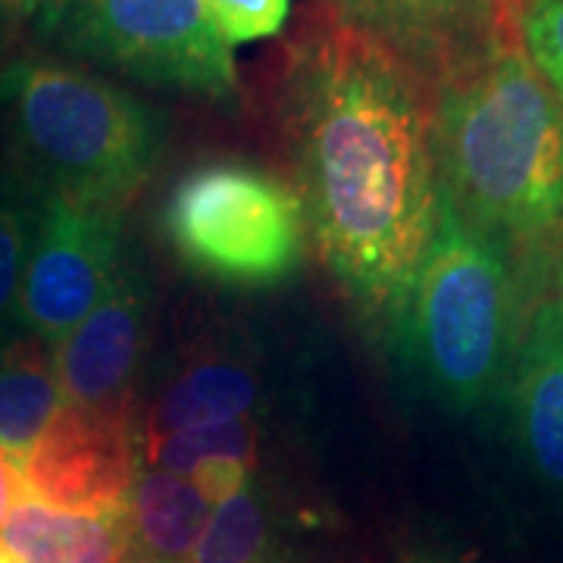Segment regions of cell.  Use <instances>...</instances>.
<instances>
[{
  "mask_svg": "<svg viewBox=\"0 0 563 563\" xmlns=\"http://www.w3.org/2000/svg\"><path fill=\"white\" fill-rule=\"evenodd\" d=\"M0 120L38 195L117 207L161 161L169 117L129 88L47 54L0 63Z\"/></svg>",
  "mask_w": 563,
  "mask_h": 563,
  "instance_id": "cell-3",
  "label": "cell"
},
{
  "mask_svg": "<svg viewBox=\"0 0 563 563\" xmlns=\"http://www.w3.org/2000/svg\"><path fill=\"white\" fill-rule=\"evenodd\" d=\"M523 329L514 257L439 191V220L388 317L410 376L448 407L476 410L507 379Z\"/></svg>",
  "mask_w": 563,
  "mask_h": 563,
  "instance_id": "cell-4",
  "label": "cell"
},
{
  "mask_svg": "<svg viewBox=\"0 0 563 563\" xmlns=\"http://www.w3.org/2000/svg\"><path fill=\"white\" fill-rule=\"evenodd\" d=\"M385 41L429 85L517 41L504 0H391Z\"/></svg>",
  "mask_w": 563,
  "mask_h": 563,
  "instance_id": "cell-12",
  "label": "cell"
},
{
  "mask_svg": "<svg viewBox=\"0 0 563 563\" xmlns=\"http://www.w3.org/2000/svg\"><path fill=\"white\" fill-rule=\"evenodd\" d=\"M54 0H0V41L13 38L25 25H35Z\"/></svg>",
  "mask_w": 563,
  "mask_h": 563,
  "instance_id": "cell-22",
  "label": "cell"
},
{
  "mask_svg": "<svg viewBox=\"0 0 563 563\" xmlns=\"http://www.w3.org/2000/svg\"><path fill=\"white\" fill-rule=\"evenodd\" d=\"M229 44H247L279 35L291 13V0H203Z\"/></svg>",
  "mask_w": 563,
  "mask_h": 563,
  "instance_id": "cell-20",
  "label": "cell"
},
{
  "mask_svg": "<svg viewBox=\"0 0 563 563\" xmlns=\"http://www.w3.org/2000/svg\"><path fill=\"white\" fill-rule=\"evenodd\" d=\"M0 563H16V561H13V558H7V554L0 551Z\"/></svg>",
  "mask_w": 563,
  "mask_h": 563,
  "instance_id": "cell-26",
  "label": "cell"
},
{
  "mask_svg": "<svg viewBox=\"0 0 563 563\" xmlns=\"http://www.w3.org/2000/svg\"><path fill=\"white\" fill-rule=\"evenodd\" d=\"M510 417L529 470L563 492V310L532 301L510 363Z\"/></svg>",
  "mask_w": 563,
  "mask_h": 563,
  "instance_id": "cell-11",
  "label": "cell"
},
{
  "mask_svg": "<svg viewBox=\"0 0 563 563\" xmlns=\"http://www.w3.org/2000/svg\"><path fill=\"white\" fill-rule=\"evenodd\" d=\"M0 551L16 563H132V520L66 514L22 498L0 526Z\"/></svg>",
  "mask_w": 563,
  "mask_h": 563,
  "instance_id": "cell-13",
  "label": "cell"
},
{
  "mask_svg": "<svg viewBox=\"0 0 563 563\" xmlns=\"http://www.w3.org/2000/svg\"><path fill=\"white\" fill-rule=\"evenodd\" d=\"M144 470L141 417H110L66 404L22 463L25 498L66 514L129 510Z\"/></svg>",
  "mask_w": 563,
  "mask_h": 563,
  "instance_id": "cell-8",
  "label": "cell"
},
{
  "mask_svg": "<svg viewBox=\"0 0 563 563\" xmlns=\"http://www.w3.org/2000/svg\"><path fill=\"white\" fill-rule=\"evenodd\" d=\"M517 41L563 110V0H523Z\"/></svg>",
  "mask_w": 563,
  "mask_h": 563,
  "instance_id": "cell-19",
  "label": "cell"
},
{
  "mask_svg": "<svg viewBox=\"0 0 563 563\" xmlns=\"http://www.w3.org/2000/svg\"><path fill=\"white\" fill-rule=\"evenodd\" d=\"M147 279L125 251L98 307L54 344L63 401L110 417H141L135 379L147 339Z\"/></svg>",
  "mask_w": 563,
  "mask_h": 563,
  "instance_id": "cell-9",
  "label": "cell"
},
{
  "mask_svg": "<svg viewBox=\"0 0 563 563\" xmlns=\"http://www.w3.org/2000/svg\"><path fill=\"white\" fill-rule=\"evenodd\" d=\"M132 563H139V561H135V558H132Z\"/></svg>",
  "mask_w": 563,
  "mask_h": 563,
  "instance_id": "cell-27",
  "label": "cell"
},
{
  "mask_svg": "<svg viewBox=\"0 0 563 563\" xmlns=\"http://www.w3.org/2000/svg\"><path fill=\"white\" fill-rule=\"evenodd\" d=\"M266 373L232 339H198L166 369L157 395L141 407L144 439L181 429L257 417L263 420Z\"/></svg>",
  "mask_w": 563,
  "mask_h": 563,
  "instance_id": "cell-10",
  "label": "cell"
},
{
  "mask_svg": "<svg viewBox=\"0 0 563 563\" xmlns=\"http://www.w3.org/2000/svg\"><path fill=\"white\" fill-rule=\"evenodd\" d=\"M332 7L342 13L344 20L354 22L357 29H366V32H373L379 38L388 35L391 0H332Z\"/></svg>",
  "mask_w": 563,
  "mask_h": 563,
  "instance_id": "cell-21",
  "label": "cell"
},
{
  "mask_svg": "<svg viewBox=\"0 0 563 563\" xmlns=\"http://www.w3.org/2000/svg\"><path fill=\"white\" fill-rule=\"evenodd\" d=\"M25 498V485H22V470L0 451V526L10 517V510Z\"/></svg>",
  "mask_w": 563,
  "mask_h": 563,
  "instance_id": "cell-23",
  "label": "cell"
},
{
  "mask_svg": "<svg viewBox=\"0 0 563 563\" xmlns=\"http://www.w3.org/2000/svg\"><path fill=\"white\" fill-rule=\"evenodd\" d=\"M407 563H485V561L479 558V554H473V551L432 544V548H420V551H413Z\"/></svg>",
  "mask_w": 563,
  "mask_h": 563,
  "instance_id": "cell-24",
  "label": "cell"
},
{
  "mask_svg": "<svg viewBox=\"0 0 563 563\" xmlns=\"http://www.w3.org/2000/svg\"><path fill=\"white\" fill-rule=\"evenodd\" d=\"M279 125L307 235L363 317L385 322L432 242V85L320 0L285 47Z\"/></svg>",
  "mask_w": 563,
  "mask_h": 563,
  "instance_id": "cell-1",
  "label": "cell"
},
{
  "mask_svg": "<svg viewBox=\"0 0 563 563\" xmlns=\"http://www.w3.org/2000/svg\"><path fill=\"white\" fill-rule=\"evenodd\" d=\"M261 426L263 420L257 417H244V420L198 426V429L144 439V466L166 470L176 476H185L195 466L213 461L242 463L247 470H254L261 457Z\"/></svg>",
  "mask_w": 563,
  "mask_h": 563,
  "instance_id": "cell-17",
  "label": "cell"
},
{
  "mask_svg": "<svg viewBox=\"0 0 563 563\" xmlns=\"http://www.w3.org/2000/svg\"><path fill=\"white\" fill-rule=\"evenodd\" d=\"M60 407L54 347L29 332L0 339V451L20 470Z\"/></svg>",
  "mask_w": 563,
  "mask_h": 563,
  "instance_id": "cell-14",
  "label": "cell"
},
{
  "mask_svg": "<svg viewBox=\"0 0 563 563\" xmlns=\"http://www.w3.org/2000/svg\"><path fill=\"white\" fill-rule=\"evenodd\" d=\"M435 181L463 220L523 261L563 229V110L507 41L432 85Z\"/></svg>",
  "mask_w": 563,
  "mask_h": 563,
  "instance_id": "cell-2",
  "label": "cell"
},
{
  "mask_svg": "<svg viewBox=\"0 0 563 563\" xmlns=\"http://www.w3.org/2000/svg\"><path fill=\"white\" fill-rule=\"evenodd\" d=\"M504 7H507V13H510V20L517 22V13H520V7H523V0H504Z\"/></svg>",
  "mask_w": 563,
  "mask_h": 563,
  "instance_id": "cell-25",
  "label": "cell"
},
{
  "mask_svg": "<svg viewBox=\"0 0 563 563\" xmlns=\"http://www.w3.org/2000/svg\"><path fill=\"white\" fill-rule=\"evenodd\" d=\"M191 563H285L282 536L257 479L213 507Z\"/></svg>",
  "mask_w": 563,
  "mask_h": 563,
  "instance_id": "cell-16",
  "label": "cell"
},
{
  "mask_svg": "<svg viewBox=\"0 0 563 563\" xmlns=\"http://www.w3.org/2000/svg\"><path fill=\"white\" fill-rule=\"evenodd\" d=\"M213 507L185 476L144 466L129 498L132 558L139 563H191Z\"/></svg>",
  "mask_w": 563,
  "mask_h": 563,
  "instance_id": "cell-15",
  "label": "cell"
},
{
  "mask_svg": "<svg viewBox=\"0 0 563 563\" xmlns=\"http://www.w3.org/2000/svg\"><path fill=\"white\" fill-rule=\"evenodd\" d=\"M41 195L20 176L0 181V339L16 332L22 276L38 229Z\"/></svg>",
  "mask_w": 563,
  "mask_h": 563,
  "instance_id": "cell-18",
  "label": "cell"
},
{
  "mask_svg": "<svg viewBox=\"0 0 563 563\" xmlns=\"http://www.w3.org/2000/svg\"><path fill=\"white\" fill-rule=\"evenodd\" d=\"M32 29L73 60L141 85L222 107L242 101L232 44L203 0H54Z\"/></svg>",
  "mask_w": 563,
  "mask_h": 563,
  "instance_id": "cell-6",
  "label": "cell"
},
{
  "mask_svg": "<svg viewBox=\"0 0 563 563\" xmlns=\"http://www.w3.org/2000/svg\"><path fill=\"white\" fill-rule=\"evenodd\" d=\"M122 257L117 207L41 195L38 229L16 303V332L38 335L54 347L98 307Z\"/></svg>",
  "mask_w": 563,
  "mask_h": 563,
  "instance_id": "cell-7",
  "label": "cell"
},
{
  "mask_svg": "<svg viewBox=\"0 0 563 563\" xmlns=\"http://www.w3.org/2000/svg\"><path fill=\"white\" fill-rule=\"evenodd\" d=\"M161 232L188 273L235 291L285 285L307 247L295 188L239 157L188 166L166 191Z\"/></svg>",
  "mask_w": 563,
  "mask_h": 563,
  "instance_id": "cell-5",
  "label": "cell"
}]
</instances>
